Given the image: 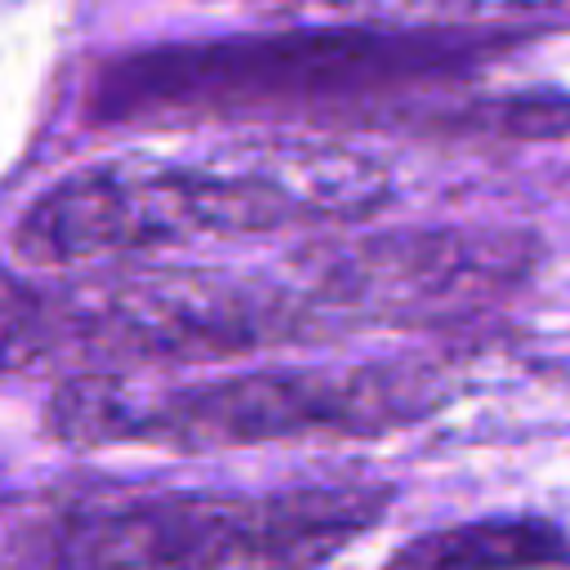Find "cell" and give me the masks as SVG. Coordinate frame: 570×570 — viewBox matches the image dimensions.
Here are the masks:
<instances>
[{"mask_svg":"<svg viewBox=\"0 0 570 570\" xmlns=\"http://www.w3.org/2000/svg\"><path fill=\"white\" fill-rule=\"evenodd\" d=\"M570 0H387V13H463V18H499V13H539V9H561Z\"/></svg>","mask_w":570,"mask_h":570,"instance_id":"9","label":"cell"},{"mask_svg":"<svg viewBox=\"0 0 570 570\" xmlns=\"http://www.w3.org/2000/svg\"><path fill=\"white\" fill-rule=\"evenodd\" d=\"M53 307L62 347L134 365L223 361L321 330L298 289L209 267H151L89 281L58 289Z\"/></svg>","mask_w":570,"mask_h":570,"instance_id":"5","label":"cell"},{"mask_svg":"<svg viewBox=\"0 0 570 570\" xmlns=\"http://www.w3.org/2000/svg\"><path fill=\"white\" fill-rule=\"evenodd\" d=\"M387 169L330 138L232 142L205 160H98L45 187L13 227L36 267H85L196 236L347 223L387 205Z\"/></svg>","mask_w":570,"mask_h":570,"instance_id":"1","label":"cell"},{"mask_svg":"<svg viewBox=\"0 0 570 570\" xmlns=\"http://www.w3.org/2000/svg\"><path fill=\"white\" fill-rule=\"evenodd\" d=\"M53 352H62L53 294L0 267V379L36 370Z\"/></svg>","mask_w":570,"mask_h":570,"instance_id":"8","label":"cell"},{"mask_svg":"<svg viewBox=\"0 0 570 570\" xmlns=\"http://www.w3.org/2000/svg\"><path fill=\"white\" fill-rule=\"evenodd\" d=\"M566 539L534 517H494L432 530L401 548L392 570H534L566 561Z\"/></svg>","mask_w":570,"mask_h":570,"instance_id":"7","label":"cell"},{"mask_svg":"<svg viewBox=\"0 0 570 570\" xmlns=\"http://www.w3.org/2000/svg\"><path fill=\"white\" fill-rule=\"evenodd\" d=\"M494 40L432 27H298L151 45L98 67L85 111L98 125H200L325 116L419 85L454 80Z\"/></svg>","mask_w":570,"mask_h":570,"instance_id":"2","label":"cell"},{"mask_svg":"<svg viewBox=\"0 0 570 570\" xmlns=\"http://www.w3.org/2000/svg\"><path fill=\"white\" fill-rule=\"evenodd\" d=\"M534 263V245L503 227H414L338 245L312 258L298 285L321 330L352 325H428L481 312L503 298Z\"/></svg>","mask_w":570,"mask_h":570,"instance_id":"6","label":"cell"},{"mask_svg":"<svg viewBox=\"0 0 570 570\" xmlns=\"http://www.w3.org/2000/svg\"><path fill=\"white\" fill-rule=\"evenodd\" d=\"M383 485L53 490L0 508V570H307L365 534Z\"/></svg>","mask_w":570,"mask_h":570,"instance_id":"3","label":"cell"},{"mask_svg":"<svg viewBox=\"0 0 570 570\" xmlns=\"http://www.w3.org/2000/svg\"><path fill=\"white\" fill-rule=\"evenodd\" d=\"M445 383L423 361L285 365L205 383L151 387L125 370H85L49 396V432L67 445L151 441L169 450H236L307 436H379L432 414Z\"/></svg>","mask_w":570,"mask_h":570,"instance_id":"4","label":"cell"}]
</instances>
